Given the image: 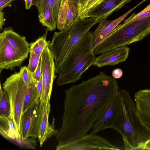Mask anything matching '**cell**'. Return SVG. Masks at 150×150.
<instances>
[{
	"instance_id": "cell-1",
	"label": "cell",
	"mask_w": 150,
	"mask_h": 150,
	"mask_svg": "<svg viewBox=\"0 0 150 150\" xmlns=\"http://www.w3.org/2000/svg\"><path fill=\"white\" fill-rule=\"evenodd\" d=\"M117 80L103 71L64 91L61 127L56 134L57 145L86 134L98 117L119 91Z\"/></svg>"
},
{
	"instance_id": "cell-2",
	"label": "cell",
	"mask_w": 150,
	"mask_h": 150,
	"mask_svg": "<svg viewBox=\"0 0 150 150\" xmlns=\"http://www.w3.org/2000/svg\"><path fill=\"white\" fill-rule=\"evenodd\" d=\"M112 129L122 136L125 150L142 149L150 139V128L142 121L135 101L124 89L118 92Z\"/></svg>"
},
{
	"instance_id": "cell-3",
	"label": "cell",
	"mask_w": 150,
	"mask_h": 150,
	"mask_svg": "<svg viewBox=\"0 0 150 150\" xmlns=\"http://www.w3.org/2000/svg\"><path fill=\"white\" fill-rule=\"evenodd\" d=\"M92 33L88 31L73 49L59 71L57 83L61 86L74 83L95 62L96 57L93 47Z\"/></svg>"
},
{
	"instance_id": "cell-4",
	"label": "cell",
	"mask_w": 150,
	"mask_h": 150,
	"mask_svg": "<svg viewBox=\"0 0 150 150\" xmlns=\"http://www.w3.org/2000/svg\"><path fill=\"white\" fill-rule=\"evenodd\" d=\"M101 19L77 17L68 27L54 33L48 46L54 61L55 73L58 74L63 62L83 36Z\"/></svg>"
},
{
	"instance_id": "cell-5",
	"label": "cell",
	"mask_w": 150,
	"mask_h": 150,
	"mask_svg": "<svg viewBox=\"0 0 150 150\" xmlns=\"http://www.w3.org/2000/svg\"><path fill=\"white\" fill-rule=\"evenodd\" d=\"M150 34V16L140 18L134 13L119 24L97 47L96 55L113 49L140 41Z\"/></svg>"
},
{
	"instance_id": "cell-6",
	"label": "cell",
	"mask_w": 150,
	"mask_h": 150,
	"mask_svg": "<svg viewBox=\"0 0 150 150\" xmlns=\"http://www.w3.org/2000/svg\"><path fill=\"white\" fill-rule=\"evenodd\" d=\"M3 86V91L8 98L11 116L20 140L21 120L24 98L28 85L24 81L19 72H15L7 78Z\"/></svg>"
},
{
	"instance_id": "cell-7",
	"label": "cell",
	"mask_w": 150,
	"mask_h": 150,
	"mask_svg": "<svg viewBox=\"0 0 150 150\" xmlns=\"http://www.w3.org/2000/svg\"><path fill=\"white\" fill-rule=\"evenodd\" d=\"M44 103L40 98L22 115L21 141H24L30 137L35 138L38 137L43 115Z\"/></svg>"
},
{
	"instance_id": "cell-8",
	"label": "cell",
	"mask_w": 150,
	"mask_h": 150,
	"mask_svg": "<svg viewBox=\"0 0 150 150\" xmlns=\"http://www.w3.org/2000/svg\"><path fill=\"white\" fill-rule=\"evenodd\" d=\"M57 150H119L105 138L96 134H90L67 144L57 145Z\"/></svg>"
},
{
	"instance_id": "cell-9",
	"label": "cell",
	"mask_w": 150,
	"mask_h": 150,
	"mask_svg": "<svg viewBox=\"0 0 150 150\" xmlns=\"http://www.w3.org/2000/svg\"><path fill=\"white\" fill-rule=\"evenodd\" d=\"M41 57L42 88L40 99L43 103H46L50 100L55 73L54 57L48 46L43 50Z\"/></svg>"
},
{
	"instance_id": "cell-10",
	"label": "cell",
	"mask_w": 150,
	"mask_h": 150,
	"mask_svg": "<svg viewBox=\"0 0 150 150\" xmlns=\"http://www.w3.org/2000/svg\"><path fill=\"white\" fill-rule=\"evenodd\" d=\"M24 60L22 59L10 44L2 32L0 33V69L12 70L19 66Z\"/></svg>"
},
{
	"instance_id": "cell-11",
	"label": "cell",
	"mask_w": 150,
	"mask_h": 150,
	"mask_svg": "<svg viewBox=\"0 0 150 150\" xmlns=\"http://www.w3.org/2000/svg\"><path fill=\"white\" fill-rule=\"evenodd\" d=\"M79 0H62L57 22L60 31L68 27L78 16Z\"/></svg>"
},
{
	"instance_id": "cell-12",
	"label": "cell",
	"mask_w": 150,
	"mask_h": 150,
	"mask_svg": "<svg viewBox=\"0 0 150 150\" xmlns=\"http://www.w3.org/2000/svg\"><path fill=\"white\" fill-rule=\"evenodd\" d=\"M118 103V93L100 114L90 134H96L106 129H112Z\"/></svg>"
},
{
	"instance_id": "cell-13",
	"label": "cell",
	"mask_w": 150,
	"mask_h": 150,
	"mask_svg": "<svg viewBox=\"0 0 150 150\" xmlns=\"http://www.w3.org/2000/svg\"><path fill=\"white\" fill-rule=\"evenodd\" d=\"M129 10L118 18L112 20L102 19L94 31L92 33L93 50L98 47L114 29L136 7Z\"/></svg>"
},
{
	"instance_id": "cell-14",
	"label": "cell",
	"mask_w": 150,
	"mask_h": 150,
	"mask_svg": "<svg viewBox=\"0 0 150 150\" xmlns=\"http://www.w3.org/2000/svg\"><path fill=\"white\" fill-rule=\"evenodd\" d=\"M131 0H103L91 8L84 18H106L113 12L123 7Z\"/></svg>"
},
{
	"instance_id": "cell-15",
	"label": "cell",
	"mask_w": 150,
	"mask_h": 150,
	"mask_svg": "<svg viewBox=\"0 0 150 150\" xmlns=\"http://www.w3.org/2000/svg\"><path fill=\"white\" fill-rule=\"evenodd\" d=\"M129 50V48L125 46L105 52L96 57L93 65L100 68L106 65L114 66L125 62Z\"/></svg>"
},
{
	"instance_id": "cell-16",
	"label": "cell",
	"mask_w": 150,
	"mask_h": 150,
	"mask_svg": "<svg viewBox=\"0 0 150 150\" xmlns=\"http://www.w3.org/2000/svg\"><path fill=\"white\" fill-rule=\"evenodd\" d=\"M2 33L10 44L23 60L27 57L30 48L25 38L14 32L12 28L6 27Z\"/></svg>"
},
{
	"instance_id": "cell-17",
	"label": "cell",
	"mask_w": 150,
	"mask_h": 150,
	"mask_svg": "<svg viewBox=\"0 0 150 150\" xmlns=\"http://www.w3.org/2000/svg\"><path fill=\"white\" fill-rule=\"evenodd\" d=\"M50 100L44 103L43 115L42 119L38 138L40 147L48 138L57 134L58 131L54 129L55 120L53 118L51 125L49 123V116L51 110Z\"/></svg>"
},
{
	"instance_id": "cell-18",
	"label": "cell",
	"mask_w": 150,
	"mask_h": 150,
	"mask_svg": "<svg viewBox=\"0 0 150 150\" xmlns=\"http://www.w3.org/2000/svg\"><path fill=\"white\" fill-rule=\"evenodd\" d=\"M134 98L142 120L150 128V89L139 90Z\"/></svg>"
},
{
	"instance_id": "cell-19",
	"label": "cell",
	"mask_w": 150,
	"mask_h": 150,
	"mask_svg": "<svg viewBox=\"0 0 150 150\" xmlns=\"http://www.w3.org/2000/svg\"><path fill=\"white\" fill-rule=\"evenodd\" d=\"M29 74L30 79L24 98L22 115L40 98L37 88V82L30 71Z\"/></svg>"
},
{
	"instance_id": "cell-20",
	"label": "cell",
	"mask_w": 150,
	"mask_h": 150,
	"mask_svg": "<svg viewBox=\"0 0 150 150\" xmlns=\"http://www.w3.org/2000/svg\"><path fill=\"white\" fill-rule=\"evenodd\" d=\"M59 9V7L49 8L39 13L38 18L40 22L49 30L53 31L56 28Z\"/></svg>"
},
{
	"instance_id": "cell-21",
	"label": "cell",
	"mask_w": 150,
	"mask_h": 150,
	"mask_svg": "<svg viewBox=\"0 0 150 150\" xmlns=\"http://www.w3.org/2000/svg\"><path fill=\"white\" fill-rule=\"evenodd\" d=\"M0 133L8 140H20L13 122L11 116H0Z\"/></svg>"
},
{
	"instance_id": "cell-22",
	"label": "cell",
	"mask_w": 150,
	"mask_h": 150,
	"mask_svg": "<svg viewBox=\"0 0 150 150\" xmlns=\"http://www.w3.org/2000/svg\"><path fill=\"white\" fill-rule=\"evenodd\" d=\"M47 29L44 34L40 37L36 41L29 44L30 52H33L36 54H42L45 48L49 46L51 42L47 41L46 39L48 31Z\"/></svg>"
},
{
	"instance_id": "cell-23",
	"label": "cell",
	"mask_w": 150,
	"mask_h": 150,
	"mask_svg": "<svg viewBox=\"0 0 150 150\" xmlns=\"http://www.w3.org/2000/svg\"><path fill=\"white\" fill-rule=\"evenodd\" d=\"M0 116H11V108L8 96L5 91H2L0 84Z\"/></svg>"
},
{
	"instance_id": "cell-24",
	"label": "cell",
	"mask_w": 150,
	"mask_h": 150,
	"mask_svg": "<svg viewBox=\"0 0 150 150\" xmlns=\"http://www.w3.org/2000/svg\"><path fill=\"white\" fill-rule=\"evenodd\" d=\"M62 0H41L38 6V13L46 10L49 8H60Z\"/></svg>"
},
{
	"instance_id": "cell-25",
	"label": "cell",
	"mask_w": 150,
	"mask_h": 150,
	"mask_svg": "<svg viewBox=\"0 0 150 150\" xmlns=\"http://www.w3.org/2000/svg\"><path fill=\"white\" fill-rule=\"evenodd\" d=\"M41 54H36L33 52H30L29 62L27 67L29 71L31 73H33L36 70Z\"/></svg>"
},
{
	"instance_id": "cell-26",
	"label": "cell",
	"mask_w": 150,
	"mask_h": 150,
	"mask_svg": "<svg viewBox=\"0 0 150 150\" xmlns=\"http://www.w3.org/2000/svg\"><path fill=\"white\" fill-rule=\"evenodd\" d=\"M19 72L24 81L27 85L30 79L29 71L28 67L24 66L21 67Z\"/></svg>"
},
{
	"instance_id": "cell-27",
	"label": "cell",
	"mask_w": 150,
	"mask_h": 150,
	"mask_svg": "<svg viewBox=\"0 0 150 150\" xmlns=\"http://www.w3.org/2000/svg\"><path fill=\"white\" fill-rule=\"evenodd\" d=\"M41 58V55L36 70L33 73H31L32 76L37 82L39 81L42 75Z\"/></svg>"
},
{
	"instance_id": "cell-28",
	"label": "cell",
	"mask_w": 150,
	"mask_h": 150,
	"mask_svg": "<svg viewBox=\"0 0 150 150\" xmlns=\"http://www.w3.org/2000/svg\"><path fill=\"white\" fill-rule=\"evenodd\" d=\"M25 2V8L29 9L33 5L37 7L41 0H23Z\"/></svg>"
},
{
	"instance_id": "cell-29",
	"label": "cell",
	"mask_w": 150,
	"mask_h": 150,
	"mask_svg": "<svg viewBox=\"0 0 150 150\" xmlns=\"http://www.w3.org/2000/svg\"><path fill=\"white\" fill-rule=\"evenodd\" d=\"M123 74V72L122 69L118 68L113 69L112 73V76L115 79L120 78L122 76Z\"/></svg>"
},
{
	"instance_id": "cell-30",
	"label": "cell",
	"mask_w": 150,
	"mask_h": 150,
	"mask_svg": "<svg viewBox=\"0 0 150 150\" xmlns=\"http://www.w3.org/2000/svg\"><path fill=\"white\" fill-rule=\"evenodd\" d=\"M15 0H0V10L2 11L3 8L7 7H10L11 3Z\"/></svg>"
},
{
	"instance_id": "cell-31",
	"label": "cell",
	"mask_w": 150,
	"mask_h": 150,
	"mask_svg": "<svg viewBox=\"0 0 150 150\" xmlns=\"http://www.w3.org/2000/svg\"><path fill=\"white\" fill-rule=\"evenodd\" d=\"M37 88L38 92L40 98L42 92V75L40 78L39 81L37 83Z\"/></svg>"
},
{
	"instance_id": "cell-32",
	"label": "cell",
	"mask_w": 150,
	"mask_h": 150,
	"mask_svg": "<svg viewBox=\"0 0 150 150\" xmlns=\"http://www.w3.org/2000/svg\"><path fill=\"white\" fill-rule=\"evenodd\" d=\"M4 13V12L0 10V31L2 30L3 26L5 24Z\"/></svg>"
},
{
	"instance_id": "cell-33",
	"label": "cell",
	"mask_w": 150,
	"mask_h": 150,
	"mask_svg": "<svg viewBox=\"0 0 150 150\" xmlns=\"http://www.w3.org/2000/svg\"><path fill=\"white\" fill-rule=\"evenodd\" d=\"M88 0H79L78 7L79 12L78 15L80 13L83 8Z\"/></svg>"
},
{
	"instance_id": "cell-34",
	"label": "cell",
	"mask_w": 150,
	"mask_h": 150,
	"mask_svg": "<svg viewBox=\"0 0 150 150\" xmlns=\"http://www.w3.org/2000/svg\"><path fill=\"white\" fill-rule=\"evenodd\" d=\"M142 149L150 150V139L145 144Z\"/></svg>"
},
{
	"instance_id": "cell-35",
	"label": "cell",
	"mask_w": 150,
	"mask_h": 150,
	"mask_svg": "<svg viewBox=\"0 0 150 150\" xmlns=\"http://www.w3.org/2000/svg\"><path fill=\"white\" fill-rule=\"evenodd\" d=\"M102 0H96L94 4H93V5L92 6V8L93 6H95L98 4L99 3H100Z\"/></svg>"
}]
</instances>
